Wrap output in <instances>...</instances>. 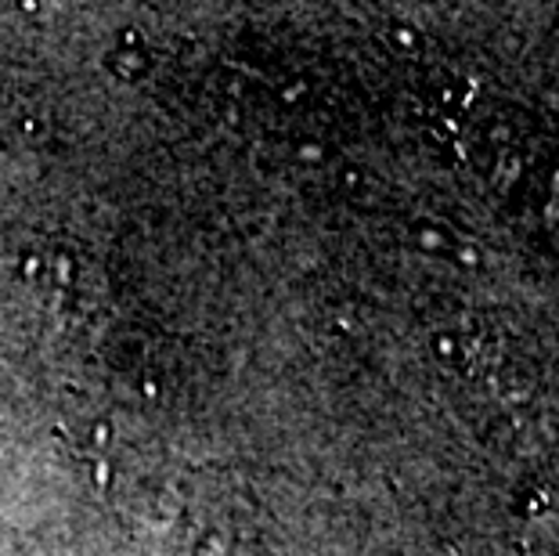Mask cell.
I'll return each mask as SVG.
<instances>
[{
  "instance_id": "1",
  "label": "cell",
  "mask_w": 559,
  "mask_h": 556,
  "mask_svg": "<svg viewBox=\"0 0 559 556\" xmlns=\"http://www.w3.org/2000/svg\"><path fill=\"white\" fill-rule=\"evenodd\" d=\"M0 307L15 329L47 343L76 340L102 311V279L73 246L29 242L0 264Z\"/></svg>"
}]
</instances>
